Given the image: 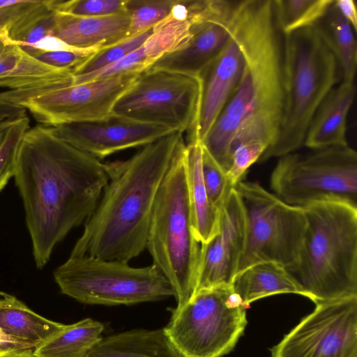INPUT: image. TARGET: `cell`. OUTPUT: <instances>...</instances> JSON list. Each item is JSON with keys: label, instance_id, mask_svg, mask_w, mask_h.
Returning a JSON list of instances; mask_svg holds the SVG:
<instances>
[{"label": "cell", "instance_id": "e0dca14e", "mask_svg": "<svg viewBox=\"0 0 357 357\" xmlns=\"http://www.w3.org/2000/svg\"><path fill=\"white\" fill-rule=\"evenodd\" d=\"M234 6L229 13L223 15L206 17L199 15L190 17L191 36L189 40L181 47L163 55L149 69L199 78L231 38L229 24Z\"/></svg>", "mask_w": 357, "mask_h": 357}, {"label": "cell", "instance_id": "277c9868", "mask_svg": "<svg viewBox=\"0 0 357 357\" xmlns=\"http://www.w3.org/2000/svg\"><path fill=\"white\" fill-rule=\"evenodd\" d=\"M303 208L302 246L287 269L301 295L315 304L357 296V207L328 201Z\"/></svg>", "mask_w": 357, "mask_h": 357}, {"label": "cell", "instance_id": "4fadbf2b", "mask_svg": "<svg viewBox=\"0 0 357 357\" xmlns=\"http://www.w3.org/2000/svg\"><path fill=\"white\" fill-rule=\"evenodd\" d=\"M271 357H357V296L316 303Z\"/></svg>", "mask_w": 357, "mask_h": 357}, {"label": "cell", "instance_id": "8d00e7d4", "mask_svg": "<svg viewBox=\"0 0 357 357\" xmlns=\"http://www.w3.org/2000/svg\"><path fill=\"white\" fill-rule=\"evenodd\" d=\"M0 357H36L33 349H1L0 348Z\"/></svg>", "mask_w": 357, "mask_h": 357}, {"label": "cell", "instance_id": "8992f818", "mask_svg": "<svg viewBox=\"0 0 357 357\" xmlns=\"http://www.w3.org/2000/svg\"><path fill=\"white\" fill-rule=\"evenodd\" d=\"M183 143L177 151L158 191L146 248L170 283L180 308L192 296L201 244L195 235L188 197Z\"/></svg>", "mask_w": 357, "mask_h": 357}, {"label": "cell", "instance_id": "8fae6325", "mask_svg": "<svg viewBox=\"0 0 357 357\" xmlns=\"http://www.w3.org/2000/svg\"><path fill=\"white\" fill-rule=\"evenodd\" d=\"M201 94L199 77L149 69L138 75L116 101L112 113L167 126L189 136L197 120Z\"/></svg>", "mask_w": 357, "mask_h": 357}, {"label": "cell", "instance_id": "83f0119b", "mask_svg": "<svg viewBox=\"0 0 357 357\" xmlns=\"http://www.w3.org/2000/svg\"><path fill=\"white\" fill-rule=\"evenodd\" d=\"M333 2L334 0H274L273 7L277 25L284 36L312 27Z\"/></svg>", "mask_w": 357, "mask_h": 357}, {"label": "cell", "instance_id": "4dcf8cb0", "mask_svg": "<svg viewBox=\"0 0 357 357\" xmlns=\"http://www.w3.org/2000/svg\"><path fill=\"white\" fill-rule=\"evenodd\" d=\"M153 30L154 26L98 50L74 71V75L92 73L118 61L141 46Z\"/></svg>", "mask_w": 357, "mask_h": 357}, {"label": "cell", "instance_id": "d4e9b609", "mask_svg": "<svg viewBox=\"0 0 357 357\" xmlns=\"http://www.w3.org/2000/svg\"><path fill=\"white\" fill-rule=\"evenodd\" d=\"M233 290L248 308L252 302L278 294H296L301 291L296 281L282 265L275 262L254 264L234 278Z\"/></svg>", "mask_w": 357, "mask_h": 357}, {"label": "cell", "instance_id": "f1b7e54d", "mask_svg": "<svg viewBox=\"0 0 357 357\" xmlns=\"http://www.w3.org/2000/svg\"><path fill=\"white\" fill-rule=\"evenodd\" d=\"M29 128L26 114L0 120V192L15 175L19 149Z\"/></svg>", "mask_w": 357, "mask_h": 357}, {"label": "cell", "instance_id": "d590c367", "mask_svg": "<svg viewBox=\"0 0 357 357\" xmlns=\"http://www.w3.org/2000/svg\"><path fill=\"white\" fill-rule=\"evenodd\" d=\"M334 4L342 17L357 31V7L354 0H335Z\"/></svg>", "mask_w": 357, "mask_h": 357}, {"label": "cell", "instance_id": "603a6c76", "mask_svg": "<svg viewBox=\"0 0 357 357\" xmlns=\"http://www.w3.org/2000/svg\"><path fill=\"white\" fill-rule=\"evenodd\" d=\"M202 146L198 140L188 141L185 150V169L188 202L193 229L200 244L218 232L219 211L210 202L202 176Z\"/></svg>", "mask_w": 357, "mask_h": 357}, {"label": "cell", "instance_id": "ba28073f", "mask_svg": "<svg viewBox=\"0 0 357 357\" xmlns=\"http://www.w3.org/2000/svg\"><path fill=\"white\" fill-rule=\"evenodd\" d=\"M246 310L231 285L202 289L172 310L163 329L182 357H222L243 335Z\"/></svg>", "mask_w": 357, "mask_h": 357}, {"label": "cell", "instance_id": "7402d4cb", "mask_svg": "<svg viewBox=\"0 0 357 357\" xmlns=\"http://www.w3.org/2000/svg\"><path fill=\"white\" fill-rule=\"evenodd\" d=\"M0 295V328L13 349H34L65 325L36 314L13 295Z\"/></svg>", "mask_w": 357, "mask_h": 357}, {"label": "cell", "instance_id": "cb8c5ba5", "mask_svg": "<svg viewBox=\"0 0 357 357\" xmlns=\"http://www.w3.org/2000/svg\"><path fill=\"white\" fill-rule=\"evenodd\" d=\"M85 357H182L163 328H138L102 337Z\"/></svg>", "mask_w": 357, "mask_h": 357}, {"label": "cell", "instance_id": "e575fe53", "mask_svg": "<svg viewBox=\"0 0 357 357\" xmlns=\"http://www.w3.org/2000/svg\"><path fill=\"white\" fill-rule=\"evenodd\" d=\"M267 149L261 142H249L236 146L231 153L230 165L225 173L229 185L232 188L242 181L248 169L258 162Z\"/></svg>", "mask_w": 357, "mask_h": 357}, {"label": "cell", "instance_id": "d6a6232c", "mask_svg": "<svg viewBox=\"0 0 357 357\" xmlns=\"http://www.w3.org/2000/svg\"><path fill=\"white\" fill-rule=\"evenodd\" d=\"M46 6L47 0H17L15 4L0 10V36H13L35 19Z\"/></svg>", "mask_w": 357, "mask_h": 357}, {"label": "cell", "instance_id": "9a60e30c", "mask_svg": "<svg viewBox=\"0 0 357 357\" xmlns=\"http://www.w3.org/2000/svg\"><path fill=\"white\" fill-rule=\"evenodd\" d=\"M54 128L62 139L99 160L123 150L143 147L176 131L113 113L99 120Z\"/></svg>", "mask_w": 357, "mask_h": 357}, {"label": "cell", "instance_id": "d6986e66", "mask_svg": "<svg viewBox=\"0 0 357 357\" xmlns=\"http://www.w3.org/2000/svg\"><path fill=\"white\" fill-rule=\"evenodd\" d=\"M73 84L71 70L47 65L26 52L8 34L0 36V87L6 91L52 89Z\"/></svg>", "mask_w": 357, "mask_h": 357}, {"label": "cell", "instance_id": "2e32d148", "mask_svg": "<svg viewBox=\"0 0 357 357\" xmlns=\"http://www.w3.org/2000/svg\"><path fill=\"white\" fill-rule=\"evenodd\" d=\"M190 26L188 0H178L172 13L154 26L153 33L141 46L103 68L74 75V84L147 70L163 55L185 44L191 36Z\"/></svg>", "mask_w": 357, "mask_h": 357}, {"label": "cell", "instance_id": "5b68a950", "mask_svg": "<svg viewBox=\"0 0 357 357\" xmlns=\"http://www.w3.org/2000/svg\"><path fill=\"white\" fill-rule=\"evenodd\" d=\"M284 104L274 143L258 162L304 145L310 121L328 92L342 81L337 61L314 26L284 36Z\"/></svg>", "mask_w": 357, "mask_h": 357}, {"label": "cell", "instance_id": "9c48e42d", "mask_svg": "<svg viewBox=\"0 0 357 357\" xmlns=\"http://www.w3.org/2000/svg\"><path fill=\"white\" fill-rule=\"evenodd\" d=\"M234 189L240 197L245 222L237 274L261 262H275L287 269L293 267L306 228L303 207L284 202L257 183L241 181Z\"/></svg>", "mask_w": 357, "mask_h": 357}, {"label": "cell", "instance_id": "ac0fdd59", "mask_svg": "<svg viewBox=\"0 0 357 357\" xmlns=\"http://www.w3.org/2000/svg\"><path fill=\"white\" fill-rule=\"evenodd\" d=\"M243 54L231 37L218 58L202 73L199 114L188 141L200 142L209 132L236 90L243 72Z\"/></svg>", "mask_w": 357, "mask_h": 357}, {"label": "cell", "instance_id": "74e56055", "mask_svg": "<svg viewBox=\"0 0 357 357\" xmlns=\"http://www.w3.org/2000/svg\"><path fill=\"white\" fill-rule=\"evenodd\" d=\"M0 348L8 349L12 348L11 344L8 337L5 335L3 331L0 328ZM13 349V348H12Z\"/></svg>", "mask_w": 357, "mask_h": 357}, {"label": "cell", "instance_id": "484cf974", "mask_svg": "<svg viewBox=\"0 0 357 357\" xmlns=\"http://www.w3.org/2000/svg\"><path fill=\"white\" fill-rule=\"evenodd\" d=\"M314 27L335 57L342 81L354 82L357 68L356 32L334 2Z\"/></svg>", "mask_w": 357, "mask_h": 357}, {"label": "cell", "instance_id": "5bb4252c", "mask_svg": "<svg viewBox=\"0 0 357 357\" xmlns=\"http://www.w3.org/2000/svg\"><path fill=\"white\" fill-rule=\"evenodd\" d=\"M245 236L243 208L234 188L220 208L218 232L207 243L201 244L194 294L202 289L231 285L237 274Z\"/></svg>", "mask_w": 357, "mask_h": 357}, {"label": "cell", "instance_id": "7a4b0ae2", "mask_svg": "<svg viewBox=\"0 0 357 357\" xmlns=\"http://www.w3.org/2000/svg\"><path fill=\"white\" fill-rule=\"evenodd\" d=\"M229 29L244 59L240 82L220 115L201 142L227 172L229 146L239 130L275 141L284 104V35L272 0L236 1Z\"/></svg>", "mask_w": 357, "mask_h": 357}, {"label": "cell", "instance_id": "836d02e7", "mask_svg": "<svg viewBox=\"0 0 357 357\" xmlns=\"http://www.w3.org/2000/svg\"><path fill=\"white\" fill-rule=\"evenodd\" d=\"M202 171L209 200L220 210L230 190L234 188L229 185L224 171L203 146Z\"/></svg>", "mask_w": 357, "mask_h": 357}, {"label": "cell", "instance_id": "6da1fadb", "mask_svg": "<svg viewBox=\"0 0 357 357\" xmlns=\"http://www.w3.org/2000/svg\"><path fill=\"white\" fill-rule=\"evenodd\" d=\"M14 177L41 269L54 247L92 214L108 181L107 165L39 124L23 137Z\"/></svg>", "mask_w": 357, "mask_h": 357}, {"label": "cell", "instance_id": "7c38bea8", "mask_svg": "<svg viewBox=\"0 0 357 357\" xmlns=\"http://www.w3.org/2000/svg\"><path fill=\"white\" fill-rule=\"evenodd\" d=\"M139 74L119 75L52 89L5 91L0 92V99L28 110L46 126L96 121L112 114L116 101Z\"/></svg>", "mask_w": 357, "mask_h": 357}, {"label": "cell", "instance_id": "44dd1931", "mask_svg": "<svg viewBox=\"0 0 357 357\" xmlns=\"http://www.w3.org/2000/svg\"><path fill=\"white\" fill-rule=\"evenodd\" d=\"M354 82L341 81L326 95L307 128L304 145L311 149L348 145L347 119L356 95Z\"/></svg>", "mask_w": 357, "mask_h": 357}, {"label": "cell", "instance_id": "4316f807", "mask_svg": "<svg viewBox=\"0 0 357 357\" xmlns=\"http://www.w3.org/2000/svg\"><path fill=\"white\" fill-rule=\"evenodd\" d=\"M104 324L85 318L64 326L33 349L36 357H85L101 340Z\"/></svg>", "mask_w": 357, "mask_h": 357}, {"label": "cell", "instance_id": "f546056e", "mask_svg": "<svg viewBox=\"0 0 357 357\" xmlns=\"http://www.w3.org/2000/svg\"><path fill=\"white\" fill-rule=\"evenodd\" d=\"M178 0H127L126 11L130 18L128 36L158 24L172 12Z\"/></svg>", "mask_w": 357, "mask_h": 357}, {"label": "cell", "instance_id": "30bf717a", "mask_svg": "<svg viewBox=\"0 0 357 357\" xmlns=\"http://www.w3.org/2000/svg\"><path fill=\"white\" fill-rule=\"evenodd\" d=\"M280 157L271 177L275 195L305 206L340 202L357 207V153L349 145L333 146Z\"/></svg>", "mask_w": 357, "mask_h": 357}, {"label": "cell", "instance_id": "3957f363", "mask_svg": "<svg viewBox=\"0 0 357 357\" xmlns=\"http://www.w3.org/2000/svg\"><path fill=\"white\" fill-rule=\"evenodd\" d=\"M183 133L174 131L143 146L125 160L107 163L108 181L71 257L128 263L145 249L160 185Z\"/></svg>", "mask_w": 357, "mask_h": 357}, {"label": "cell", "instance_id": "ffe728a7", "mask_svg": "<svg viewBox=\"0 0 357 357\" xmlns=\"http://www.w3.org/2000/svg\"><path fill=\"white\" fill-rule=\"evenodd\" d=\"M53 36L77 48L111 46L128 37V13L103 16L79 17L54 11Z\"/></svg>", "mask_w": 357, "mask_h": 357}, {"label": "cell", "instance_id": "52a82bcc", "mask_svg": "<svg viewBox=\"0 0 357 357\" xmlns=\"http://www.w3.org/2000/svg\"><path fill=\"white\" fill-rule=\"evenodd\" d=\"M54 278L63 294L84 304L130 305L174 297L154 264L137 268L120 261L70 256L54 270Z\"/></svg>", "mask_w": 357, "mask_h": 357}, {"label": "cell", "instance_id": "1f68e13d", "mask_svg": "<svg viewBox=\"0 0 357 357\" xmlns=\"http://www.w3.org/2000/svg\"><path fill=\"white\" fill-rule=\"evenodd\" d=\"M127 0H52L54 11L79 16L103 17L127 13Z\"/></svg>", "mask_w": 357, "mask_h": 357}]
</instances>
